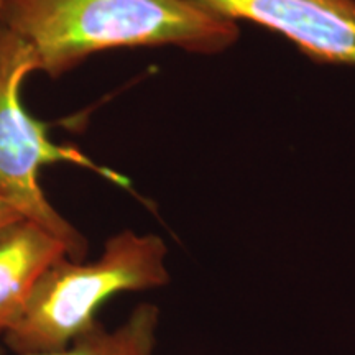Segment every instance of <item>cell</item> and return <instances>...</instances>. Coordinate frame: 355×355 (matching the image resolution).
<instances>
[{
  "label": "cell",
  "instance_id": "obj_5",
  "mask_svg": "<svg viewBox=\"0 0 355 355\" xmlns=\"http://www.w3.org/2000/svg\"><path fill=\"white\" fill-rule=\"evenodd\" d=\"M64 257V242L37 222L21 217L0 227V334L20 321L38 279Z\"/></svg>",
  "mask_w": 355,
  "mask_h": 355
},
{
  "label": "cell",
  "instance_id": "obj_8",
  "mask_svg": "<svg viewBox=\"0 0 355 355\" xmlns=\"http://www.w3.org/2000/svg\"><path fill=\"white\" fill-rule=\"evenodd\" d=\"M0 3H2V0H0Z\"/></svg>",
  "mask_w": 355,
  "mask_h": 355
},
{
  "label": "cell",
  "instance_id": "obj_3",
  "mask_svg": "<svg viewBox=\"0 0 355 355\" xmlns=\"http://www.w3.org/2000/svg\"><path fill=\"white\" fill-rule=\"evenodd\" d=\"M35 71L37 64L28 44L0 24V199L63 241L71 260L83 261L87 254L86 237L44 196L40 170L50 163L69 162L121 186L128 183L109 168L97 166L73 146L53 144L48 127L26 112L20 101V86Z\"/></svg>",
  "mask_w": 355,
  "mask_h": 355
},
{
  "label": "cell",
  "instance_id": "obj_4",
  "mask_svg": "<svg viewBox=\"0 0 355 355\" xmlns=\"http://www.w3.org/2000/svg\"><path fill=\"white\" fill-rule=\"evenodd\" d=\"M222 19L265 26L314 63L355 66V0H189Z\"/></svg>",
  "mask_w": 355,
  "mask_h": 355
},
{
  "label": "cell",
  "instance_id": "obj_6",
  "mask_svg": "<svg viewBox=\"0 0 355 355\" xmlns=\"http://www.w3.org/2000/svg\"><path fill=\"white\" fill-rule=\"evenodd\" d=\"M158 324L159 309L155 304L141 303L115 329H105L97 321L66 349L42 355H153Z\"/></svg>",
  "mask_w": 355,
  "mask_h": 355
},
{
  "label": "cell",
  "instance_id": "obj_1",
  "mask_svg": "<svg viewBox=\"0 0 355 355\" xmlns=\"http://www.w3.org/2000/svg\"><path fill=\"white\" fill-rule=\"evenodd\" d=\"M0 24L24 40L37 71L60 78L110 50L175 46L217 55L241 26L189 0H2Z\"/></svg>",
  "mask_w": 355,
  "mask_h": 355
},
{
  "label": "cell",
  "instance_id": "obj_2",
  "mask_svg": "<svg viewBox=\"0 0 355 355\" xmlns=\"http://www.w3.org/2000/svg\"><path fill=\"white\" fill-rule=\"evenodd\" d=\"M166 255L158 235L123 230L107 239L94 261L58 260L38 279L20 321L3 336L6 345L15 355L66 349L94 326L97 311L112 296L168 285Z\"/></svg>",
  "mask_w": 355,
  "mask_h": 355
},
{
  "label": "cell",
  "instance_id": "obj_7",
  "mask_svg": "<svg viewBox=\"0 0 355 355\" xmlns=\"http://www.w3.org/2000/svg\"><path fill=\"white\" fill-rule=\"evenodd\" d=\"M17 219H21V216L17 212L15 209H12L8 204H6L0 199V227H3V225L10 224V222L17 220Z\"/></svg>",
  "mask_w": 355,
  "mask_h": 355
}]
</instances>
